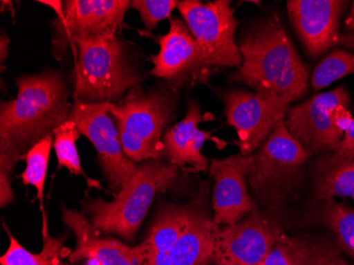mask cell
Listing matches in <instances>:
<instances>
[{"label":"cell","instance_id":"obj_1","mask_svg":"<svg viewBox=\"0 0 354 265\" xmlns=\"http://www.w3.org/2000/svg\"><path fill=\"white\" fill-rule=\"evenodd\" d=\"M242 65L232 81L291 104L306 95L309 68L275 13L257 21L241 35Z\"/></svg>","mask_w":354,"mask_h":265},{"label":"cell","instance_id":"obj_2","mask_svg":"<svg viewBox=\"0 0 354 265\" xmlns=\"http://www.w3.org/2000/svg\"><path fill=\"white\" fill-rule=\"evenodd\" d=\"M15 83L17 97L0 107V149L24 157L68 120L73 104L68 85L59 71L24 75Z\"/></svg>","mask_w":354,"mask_h":265},{"label":"cell","instance_id":"obj_3","mask_svg":"<svg viewBox=\"0 0 354 265\" xmlns=\"http://www.w3.org/2000/svg\"><path fill=\"white\" fill-rule=\"evenodd\" d=\"M248 183L260 210L279 220L286 205L295 200L311 155L290 134L282 119L256 152Z\"/></svg>","mask_w":354,"mask_h":265},{"label":"cell","instance_id":"obj_4","mask_svg":"<svg viewBox=\"0 0 354 265\" xmlns=\"http://www.w3.org/2000/svg\"><path fill=\"white\" fill-rule=\"evenodd\" d=\"M176 89L167 86L145 89L133 87L122 99L107 103L120 134L123 150L136 163L164 161V131L172 120L176 107Z\"/></svg>","mask_w":354,"mask_h":265},{"label":"cell","instance_id":"obj_5","mask_svg":"<svg viewBox=\"0 0 354 265\" xmlns=\"http://www.w3.org/2000/svg\"><path fill=\"white\" fill-rule=\"evenodd\" d=\"M178 168L162 161L138 163L134 176L115 195L114 200L93 199L86 204L91 226L99 234H113L132 242L157 195L176 181Z\"/></svg>","mask_w":354,"mask_h":265},{"label":"cell","instance_id":"obj_6","mask_svg":"<svg viewBox=\"0 0 354 265\" xmlns=\"http://www.w3.org/2000/svg\"><path fill=\"white\" fill-rule=\"evenodd\" d=\"M75 49L73 99L82 103L118 102L141 75L118 35L79 42Z\"/></svg>","mask_w":354,"mask_h":265},{"label":"cell","instance_id":"obj_7","mask_svg":"<svg viewBox=\"0 0 354 265\" xmlns=\"http://www.w3.org/2000/svg\"><path fill=\"white\" fill-rule=\"evenodd\" d=\"M177 9L198 44L205 67L212 73L220 68H240L242 55L236 43L239 21L232 1H178Z\"/></svg>","mask_w":354,"mask_h":265},{"label":"cell","instance_id":"obj_8","mask_svg":"<svg viewBox=\"0 0 354 265\" xmlns=\"http://www.w3.org/2000/svg\"><path fill=\"white\" fill-rule=\"evenodd\" d=\"M351 109L345 85L319 93L301 104L290 107L284 123L290 134L309 152L316 155L333 152L343 140L342 115Z\"/></svg>","mask_w":354,"mask_h":265},{"label":"cell","instance_id":"obj_9","mask_svg":"<svg viewBox=\"0 0 354 265\" xmlns=\"http://www.w3.org/2000/svg\"><path fill=\"white\" fill-rule=\"evenodd\" d=\"M107 103H82L73 100L68 120L73 121L80 134L95 147L99 165L111 190L118 193L134 176L138 163L123 150L118 127L109 115Z\"/></svg>","mask_w":354,"mask_h":265},{"label":"cell","instance_id":"obj_10","mask_svg":"<svg viewBox=\"0 0 354 265\" xmlns=\"http://www.w3.org/2000/svg\"><path fill=\"white\" fill-rule=\"evenodd\" d=\"M130 7L129 0L64 1L63 17H57L51 23L53 57L61 60L79 42L117 35Z\"/></svg>","mask_w":354,"mask_h":265},{"label":"cell","instance_id":"obj_11","mask_svg":"<svg viewBox=\"0 0 354 265\" xmlns=\"http://www.w3.org/2000/svg\"><path fill=\"white\" fill-rule=\"evenodd\" d=\"M220 97L227 123L236 129V143L243 155L252 154L261 147L291 107L277 98L246 89L223 91Z\"/></svg>","mask_w":354,"mask_h":265},{"label":"cell","instance_id":"obj_12","mask_svg":"<svg viewBox=\"0 0 354 265\" xmlns=\"http://www.w3.org/2000/svg\"><path fill=\"white\" fill-rule=\"evenodd\" d=\"M286 234L278 219L260 210L252 211L232 226H218L216 234V265H260Z\"/></svg>","mask_w":354,"mask_h":265},{"label":"cell","instance_id":"obj_13","mask_svg":"<svg viewBox=\"0 0 354 265\" xmlns=\"http://www.w3.org/2000/svg\"><path fill=\"white\" fill-rule=\"evenodd\" d=\"M348 1L288 0V17L306 53L312 59L325 55L334 46L354 48V35H344L339 24Z\"/></svg>","mask_w":354,"mask_h":265},{"label":"cell","instance_id":"obj_14","mask_svg":"<svg viewBox=\"0 0 354 265\" xmlns=\"http://www.w3.org/2000/svg\"><path fill=\"white\" fill-rule=\"evenodd\" d=\"M159 51L151 57V75L166 80L175 87L185 83H205L212 73L205 67L196 39L186 23L180 19H170V29L157 37Z\"/></svg>","mask_w":354,"mask_h":265},{"label":"cell","instance_id":"obj_15","mask_svg":"<svg viewBox=\"0 0 354 265\" xmlns=\"http://www.w3.org/2000/svg\"><path fill=\"white\" fill-rule=\"evenodd\" d=\"M250 163L252 156L241 153L210 163L209 173L214 179L212 220L218 226L236 224L252 211L254 201L248 188Z\"/></svg>","mask_w":354,"mask_h":265},{"label":"cell","instance_id":"obj_16","mask_svg":"<svg viewBox=\"0 0 354 265\" xmlns=\"http://www.w3.org/2000/svg\"><path fill=\"white\" fill-rule=\"evenodd\" d=\"M62 214L64 224L77 239L75 250L68 256L71 263L97 258L105 265H149L148 254L142 243L130 246L116 239L102 238L88 219L73 209L64 207Z\"/></svg>","mask_w":354,"mask_h":265},{"label":"cell","instance_id":"obj_17","mask_svg":"<svg viewBox=\"0 0 354 265\" xmlns=\"http://www.w3.org/2000/svg\"><path fill=\"white\" fill-rule=\"evenodd\" d=\"M204 117L202 109L196 101L191 100L187 107L186 117L180 122L165 131L164 161L177 168L184 169L190 165L194 171L208 170V159L202 153L206 141L212 139V133L198 127Z\"/></svg>","mask_w":354,"mask_h":265},{"label":"cell","instance_id":"obj_18","mask_svg":"<svg viewBox=\"0 0 354 265\" xmlns=\"http://www.w3.org/2000/svg\"><path fill=\"white\" fill-rule=\"evenodd\" d=\"M198 193V206L190 222L169 252L172 265H210L214 262L218 226L207 208L208 186L202 185Z\"/></svg>","mask_w":354,"mask_h":265},{"label":"cell","instance_id":"obj_19","mask_svg":"<svg viewBox=\"0 0 354 265\" xmlns=\"http://www.w3.org/2000/svg\"><path fill=\"white\" fill-rule=\"evenodd\" d=\"M302 225L328 229L341 250L354 258V209L335 199L311 200L301 214Z\"/></svg>","mask_w":354,"mask_h":265},{"label":"cell","instance_id":"obj_20","mask_svg":"<svg viewBox=\"0 0 354 265\" xmlns=\"http://www.w3.org/2000/svg\"><path fill=\"white\" fill-rule=\"evenodd\" d=\"M198 203V193L188 204L166 203L159 209L143 246L147 252L169 253L188 226Z\"/></svg>","mask_w":354,"mask_h":265},{"label":"cell","instance_id":"obj_21","mask_svg":"<svg viewBox=\"0 0 354 265\" xmlns=\"http://www.w3.org/2000/svg\"><path fill=\"white\" fill-rule=\"evenodd\" d=\"M10 239L7 252L0 258L1 265H62V259L71 255V250L64 246L67 235L53 237L49 234L47 220L44 217L43 250L39 254H32L23 246L19 240L5 226Z\"/></svg>","mask_w":354,"mask_h":265},{"label":"cell","instance_id":"obj_22","mask_svg":"<svg viewBox=\"0 0 354 265\" xmlns=\"http://www.w3.org/2000/svg\"><path fill=\"white\" fill-rule=\"evenodd\" d=\"M312 200H329L339 197H350L354 201V161H346L320 172L312 173Z\"/></svg>","mask_w":354,"mask_h":265},{"label":"cell","instance_id":"obj_23","mask_svg":"<svg viewBox=\"0 0 354 265\" xmlns=\"http://www.w3.org/2000/svg\"><path fill=\"white\" fill-rule=\"evenodd\" d=\"M290 265H350L334 237L328 232L304 235L299 252Z\"/></svg>","mask_w":354,"mask_h":265},{"label":"cell","instance_id":"obj_24","mask_svg":"<svg viewBox=\"0 0 354 265\" xmlns=\"http://www.w3.org/2000/svg\"><path fill=\"white\" fill-rule=\"evenodd\" d=\"M53 147V135L45 137L26 153V169L21 174L23 184L33 186L37 191V199L44 206V191H45L46 177H47L48 165L50 159L51 149Z\"/></svg>","mask_w":354,"mask_h":265},{"label":"cell","instance_id":"obj_25","mask_svg":"<svg viewBox=\"0 0 354 265\" xmlns=\"http://www.w3.org/2000/svg\"><path fill=\"white\" fill-rule=\"evenodd\" d=\"M80 135L81 134L75 122L67 120L53 133V149L59 168H66L71 174L77 176L83 175L87 179L81 165V159L77 149V141Z\"/></svg>","mask_w":354,"mask_h":265},{"label":"cell","instance_id":"obj_26","mask_svg":"<svg viewBox=\"0 0 354 265\" xmlns=\"http://www.w3.org/2000/svg\"><path fill=\"white\" fill-rule=\"evenodd\" d=\"M349 75H354V53L335 49L316 66L311 85L314 91H319Z\"/></svg>","mask_w":354,"mask_h":265},{"label":"cell","instance_id":"obj_27","mask_svg":"<svg viewBox=\"0 0 354 265\" xmlns=\"http://www.w3.org/2000/svg\"><path fill=\"white\" fill-rule=\"evenodd\" d=\"M176 0H133L131 7L140 15L141 21L148 31L156 28L157 24L171 19L173 10L177 8Z\"/></svg>","mask_w":354,"mask_h":265},{"label":"cell","instance_id":"obj_28","mask_svg":"<svg viewBox=\"0 0 354 265\" xmlns=\"http://www.w3.org/2000/svg\"><path fill=\"white\" fill-rule=\"evenodd\" d=\"M354 161V117L348 121L343 140L333 152L326 153L316 159L312 167V173L320 172L333 165L346 161Z\"/></svg>","mask_w":354,"mask_h":265},{"label":"cell","instance_id":"obj_29","mask_svg":"<svg viewBox=\"0 0 354 265\" xmlns=\"http://www.w3.org/2000/svg\"><path fill=\"white\" fill-rule=\"evenodd\" d=\"M304 242V235L290 236L284 234L272 247L270 254L260 265H290L299 252Z\"/></svg>","mask_w":354,"mask_h":265},{"label":"cell","instance_id":"obj_30","mask_svg":"<svg viewBox=\"0 0 354 265\" xmlns=\"http://www.w3.org/2000/svg\"><path fill=\"white\" fill-rule=\"evenodd\" d=\"M21 155L0 149V206L7 207L14 201V191L11 186V175L19 161Z\"/></svg>","mask_w":354,"mask_h":265},{"label":"cell","instance_id":"obj_31","mask_svg":"<svg viewBox=\"0 0 354 265\" xmlns=\"http://www.w3.org/2000/svg\"><path fill=\"white\" fill-rule=\"evenodd\" d=\"M149 265H172L169 253L147 252Z\"/></svg>","mask_w":354,"mask_h":265},{"label":"cell","instance_id":"obj_32","mask_svg":"<svg viewBox=\"0 0 354 265\" xmlns=\"http://www.w3.org/2000/svg\"><path fill=\"white\" fill-rule=\"evenodd\" d=\"M9 37L3 33L0 37V59H1L3 67L5 65L6 59L8 57V53H9Z\"/></svg>","mask_w":354,"mask_h":265},{"label":"cell","instance_id":"obj_33","mask_svg":"<svg viewBox=\"0 0 354 265\" xmlns=\"http://www.w3.org/2000/svg\"><path fill=\"white\" fill-rule=\"evenodd\" d=\"M345 27L350 31H354V1L352 3L351 9L348 14L345 21Z\"/></svg>","mask_w":354,"mask_h":265},{"label":"cell","instance_id":"obj_34","mask_svg":"<svg viewBox=\"0 0 354 265\" xmlns=\"http://www.w3.org/2000/svg\"><path fill=\"white\" fill-rule=\"evenodd\" d=\"M84 265H105L102 261L99 260L97 258H88L85 259Z\"/></svg>","mask_w":354,"mask_h":265},{"label":"cell","instance_id":"obj_35","mask_svg":"<svg viewBox=\"0 0 354 265\" xmlns=\"http://www.w3.org/2000/svg\"><path fill=\"white\" fill-rule=\"evenodd\" d=\"M62 265H73V264H69V263H63Z\"/></svg>","mask_w":354,"mask_h":265}]
</instances>
